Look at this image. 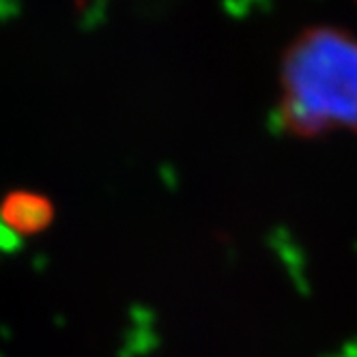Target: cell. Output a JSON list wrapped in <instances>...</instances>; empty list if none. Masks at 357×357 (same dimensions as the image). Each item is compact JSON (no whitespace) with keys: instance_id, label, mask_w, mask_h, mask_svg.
<instances>
[{"instance_id":"obj_1","label":"cell","mask_w":357,"mask_h":357,"mask_svg":"<svg viewBox=\"0 0 357 357\" xmlns=\"http://www.w3.org/2000/svg\"><path fill=\"white\" fill-rule=\"evenodd\" d=\"M278 123L295 138L357 134V39L310 29L287 50L280 69Z\"/></svg>"},{"instance_id":"obj_2","label":"cell","mask_w":357,"mask_h":357,"mask_svg":"<svg viewBox=\"0 0 357 357\" xmlns=\"http://www.w3.org/2000/svg\"><path fill=\"white\" fill-rule=\"evenodd\" d=\"M0 222L20 237H35L54 222V202L33 190H13L0 202Z\"/></svg>"}]
</instances>
